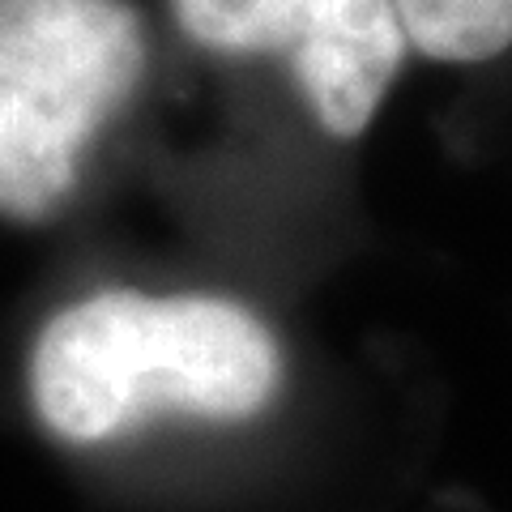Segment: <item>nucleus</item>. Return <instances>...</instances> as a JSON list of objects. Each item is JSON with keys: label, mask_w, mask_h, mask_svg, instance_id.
I'll list each match as a JSON object with an SVG mask.
<instances>
[{"label": "nucleus", "mask_w": 512, "mask_h": 512, "mask_svg": "<svg viewBox=\"0 0 512 512\" xmlns=\"http://www.w3.org/2000/svg\"><path fill=\"white\" fill-rule=\"evenodd\" d=\"M22 380L35 423L86 453L158 423L265 419L291 355L274 320L239 295L99 286L43 316Z\"/></svg>", "instance_id": "1"}, {"label": "nucleus", "mask_w": 512, "mask_h": 512, "mask_svg": "<svg viewBox=\"0 0 512 512\" xmlns=\"http://www.w3.org/2000/svg\"><path fill=\"white\" fill-rule=\"evenodd\" d=\"M410 39L393 0H312L282 69L329 141H359L406 73Z\"/></svg>", "instance_id": "3"}, {"label": "nucleus", "mask_w": 512, "mask_h": 512, "mask_svg": "<svg viewBox=\"0 0 512 512\" xmlns=\"http://www.w3.org/2000/svg\"><path fill=\"white\" fill-rule=\"evenodd\" d=\"M154 30L137 0H0V222L52 227L137 107Z\"/></svg>", "instance_id": "2"}, {"label": "nucleus", "mask_w": 512, "mask_h": 512, "mask_svg": "<svg viewBox=\"0 0 512 512\" xmlns=\"http://www.w3.org/2000/svg\"><path fill=\"white\" fill-rule=\"evenodd\" d=\"M410 52L448 69L512 52V0H393Z\"/></svg>", "instance_id": "5"}, {"label": "nucleus", "mask_w": 512, "mask_h": 512, "mask_svg": "<svg viewBox=\"0 0 512 512\" xmlns=\"http://www.w3.org/2000/svg\"><path fill=\"white\" fill-rule=\"evenodd\" d=\"M312 0H167L171 26L218 60H282Z\"/></svg>", "instance_id": "4"}]
</instances>
